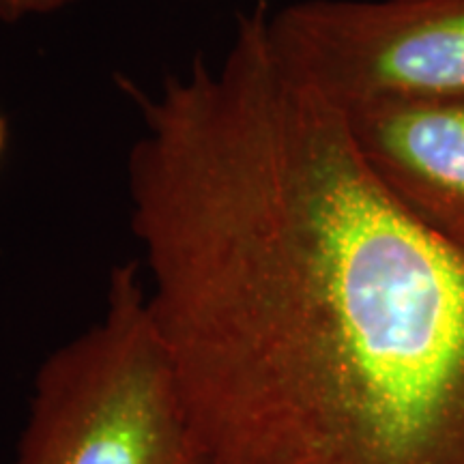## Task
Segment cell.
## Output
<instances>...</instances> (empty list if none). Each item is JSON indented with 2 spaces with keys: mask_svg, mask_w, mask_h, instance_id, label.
<instances>
[{
  "mask_svg": "<svg viewBox=\"0 0 464 464\" xmlns=\"http://www.w3.org/2000/svg\"><path fill=\"white\" fill-rule=\"evenodd\" d=\"M119 86L149 305L208 464H464V247L374 177L269 5L219 61Z\"/></svg>",
  "mask_w": 464,
  "mask_h": 464,
  "instance_id": "obj_1",
  "label": "cell"
},
{
  "mask_svg": "<svg viewBox=\"0 0 464 464\" xmlns=\"http://www.w3.org/2000/svg\"><path fill=\"white\" fill-rule=\"evenodd\" d=\"M9 464H208L140 260L112 266L102 316L39 365Z\"/></svg>",
  "mask_w": 464,
  "mask_h": 464,
  "instance_id": "obj_2",
  "label": "cell"
},
{
  "mask_svg": "<svg viewBox=\"0 0 464 464\" xmlns=\"http://www.w3.org/2000/svg\"><path fill=\"white\" fill-rule=\"evenodd\" d=\"M276 48L338 108L464 100V0H301L269 11Z\"/></svg>",
  "mask_w": 464,
  "mask_h": 464,
  "instance_id": "obj_3",
  "label": "cell"
},
{
  "mask_svg": "<svg viewBox=\"0 0 464 464\" xmlns=\"http://www.w3.org/2000/svg\"><path fill=\"white\" fill-rule=\"evenodd\" d=\"M342 112L357 150L393 198L464 247V100L376 97Z\"/></svg>",
  "mask_w": 464,
  "mask_h": 464,
  "instance_id": "obj_4",
  "label": "cell"
},
{
  "mask_svg": "<svg viewBox=\"0 0 464 464\" xmlns=\"http://www.w3.org/2000/svg\"><path fill=\"white\" fill-rule=\"evenodd\" d=\"M78 3V0H0V20L7 24L28 20V17L52 15Z\"/></svg>",
  "mask_w": 464,
  "mask_h": 464,
  "instance_id": "obj_5",
  "label": "cell"
},
{
  "mask_svg": "<svg viewBox=\"0 0 464 464\" xmlns=\"http://www.w3.org/2000/svg\"><path fill=\"white\" fill-rule=\"evenodd\" d=\"M7 138H9V127H7V121H5V116L0 114V158H3L5 147H7Z\"/></svg>",
  "mask_w": 464,
  "mask_h": 464,
  "instance_id": "obj_6",
  "label": "cell"
}]
</instances>
